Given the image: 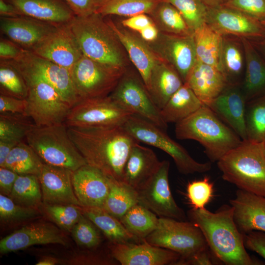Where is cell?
Returning <instances> with one entry per match:
<instances>
[{"instance_id": "db71d44e", "label": "cell", "mask_w": 265, "mask_h": 265, "mask_svg": "<svg viewBox=\"0 0 265 265\" xmlns=\"http://www.w3.org/2000/svg\"><path fill=\"white\" fill-rule=\"evenodd\" d=\"M153 23H154L149 15L141 14L127 17L123 19L120 24L126 28L138 33Z\"/></svg>"}, {"instance_id": "ba28073f", "label": "cell", "mask_w": 265, "mask_h": 265, "mask_svg": "<svg viewBox=\"0 0 265 265\" xmlns=\"http://www.w3.org/2000/svg\"><path fill=\"white\" fill-rule=\"evenodd\" d=\"M144 241L179 254V261L209 249L198 227L190 221L169 217H160L157 228Z\"/></svg>"}, {"instance_id": "9a60e30c", "label": "cell", "mask_w": 265, "mask_h": 265, "mask_svg": "<svg viewBox=\"0 0 265 265\" xmlns=\"http://www.w3.org/2000/svg\"><path fill=\"white\" fill-rule=\"evenodd\" d=\"M206 23L222 36L250 41L265 39V28L261 21L224 5L208 7Z\"/></svg>"}, {"instance_id": "d6986e66", "label": "cell", "mask_w": 265, "mask_h": 265, "mask_svg": "<svg viewBox=\"0 0 265 265\" xmlns=\"http://www.w3.org/2000/svg\"><path fill=\"white\" fill-rule=\"evenodd\" d=\"M247 101L241 84L228 83L207 106L242 140H247L245 114Z\"/></svg>"}, {"instance_id": "277c9868", "label": "cell", "mask_w": 265, "mask_h": 265, "mask_svg": "<svg viewBox=\"0 0 265 265\" xmlns=\"http://www.w3.org/2000/svg\"><path fill=\"white\" fill-rule=\"evenodd\" d=\"M175 132L179 139H192L199 142L212 162L218 161L242 141L206 105L176 123Z\"/></svg>"}, {"instance_id": "11a10c76", "label": "cell", "mask_w": 265, "mask_h": 265, "mask_svg": "<svg viewBox=\"0 0 265 265\" xmlns=\"http://www.w3.org/2000/svg\"><path fill=\"white\" fill-rule=\"evenodd\" d=\"M19 174L5 167H0V193L9 196Z\"/></svg>"}, {"instance_id": "7bdbcfd3", "label": "cell", "mask_w": 265, "mask_h": 265, "mask_svg": "<svg viewBox=\"0 0 265 265\" xmlns=\"http://www.w3.org/2000/svg\"><path fill=\"white\" fill-rule=\"evenodd\" d=\"M247 103L245 124L247 139L263 142L265 139V94Z\"/></svg>"}, {"instance_id": "3957f363", "label": "cell", "mask_w": 265, "mask_h": 265, "mask_svg": "<svg viewBox=\"0 0 265 265\" xmlns=\"http://www.w3.org/2000/svg\"><path fill=\"white\" fill-rule=\"evenodd\" d=\"M69 26L84 55L123 72L129 69L128 56L105 17L75 16Z\"/></svg>"}, {"instance_id": "5bb4252c", "label": "cell", "mask_w": 265, "mask_h": 265, "mask_svg": "<svg viewBox=\"0 0 265 265\" xmlns=\"http://www.w3.org/2000/svg\"><path fill=\"white\" fill-rule=\"evenodd\" d=\"M170 162L164 160L150 179L138 189L139 203L160 217L183 221L186 216L175 202L169 187Z\"/></svg>"}, {"instance_id": "6f0895ef", "label": "cell", "mask_w": 265, "mask_h": 265, "mask_svg": "<svg viewBox=\"0 0 265 265\" xmlns=\"http://www.w3.org/2000/svg\"><path fill=\"white\" fill-rule=\"evenodd\" d=\"M23 48L8 39L1 38L0 40V58L4 60L16 59L21 53Z\"/></svg>"}, {"instance_id": "b9f144b4", "label": "cell", "mask_w": 265, "mask_h": 265, "mask_svg": "<svg viewBox=\"0 0 265 265\" xmlns=\"http://www.w3.org/2000/svg\"><path fill=\"white\" fill-rule=\"evenodd\" d=\"M34 125L27 115L0 113V140L18 144L26 139L27 132Z\"/></svg>"}, {"instance_id": "5b68a950", "label": "cell", "mask_w": 265, "mask_h": 265, "mask_svg": "<svg viewBox=\"0 0 265 265\" xmlns=\"http://www.w3.org/2000/svg\"><path fill=\"white\" fill-rule=\"evenodd\" d=\"M222 179L241 189L265 196V148L264 141L242 140L218 161Z\"/></svg>"}, {"instance_id": "6da1fadb", "label": "cell", "mask_w": 265, "mask_h": 265, "mask_svg": "<svg viewBox=\"0 0 265 265\" xmlns=\"http://www.w3.org/2000/svg\"><path fill=\"white\" fill-rule=\"evenodd\" d=\"M68 132L88 165L100 170L111 179L123 182L127 159L132 146L139 142L122 126L68 127Z\"/></svg>"}, {"instance_id": "1f68e13d", "label": "cell", "mask_w": 265, "mask_h": 265, "mask_svg": "<svg viewBox=\"0 0 265 265\" xmlns=\"http://www.w3.org/2000/svg\"><path fill=\"white\" fill-rule=\"evenodd\" d=\"M204 105L190 87L185 83L160 110V114L167 124H176L192 114Z\"/></svg>"}, {"instance_id": "681fc988", "label": "cell", "mask_w": 265, "mask_h": 265, "mask_svg": "<svg viewBox=\"0 0 265 265\" xmlns=\"http://www.w3.org/2000/svg\"><path fill=\"white\" fill-rule=\"evenodd\" d=\"M223 5L265 21V0H228Z\"/></svg>"}, {"instance_id": "2e32d148", "label": "cell", "mask_w": 265, "mask_h": 265, "mask_svg": "<svg viewBox=\"0 0 265 265\" xmlns=\"http://www.w3.org/2000/svg\"><path fill=\"white\" fill-rule=\"evenodd\" d=\"M147 43L158 57L176 70L185 83L197 60L193 35L183 36L159 32L156 40Z\"/></svg>"}, {"instance_id": "8d00e7d4", "label": "cell", "mask_w": 265, "mask_h": 265, "mask_svg": "<svg viewBox=\"0 0 265 265\" xmlns=\"http://www.w3.org/2000/svg\"><path fill=\"white\" fill-rule=\"evenodd\" d=\"M44 163L31 147L23 141L12 149L1 167L9 168L19 175L30 174L38 177Z\"/></svg>"}, {"instance_id": "f6af8a7d", "label": "cell", "mask_w": 265, "mask_h": 265, "mask_svg": "<svg viewBox=\"0 0 265 265\" xmlns=\"http://www.w3.org/2000/svg\"><path fill=\"white\" fill-rule=\"evenodd\" d=\"M48 216L60 228L70 232L82 215L81 207L73 205H45Z\"/></svg>"}, {"instance_id": "7a4b0ae2", "label": "cell", "mask_w": 265, "mask_h": 265, "mask_svg": "<svg viewBox=\"0 0 265 265\" xmlns=\"http://www.w3.org/2000/svg\"><path fill=\"white\" fill-rule=\"evenodd\" d=\"M188 217L201 231L213 255L227 265H256L244 244V235L238 229L231 205H223L215 212L192 208Z\"/></svg>"}, {"instance_id": "4dcf8cb0", "label": "cell", "mask_w": 265, "mask_h": 265, "mask_svg": "<svg viewBox=\"0 0 265 265\" xmlns=\"http://www.w3.org/2000/svg\"><path fill=\"white\" fill-rule=\"evenodd\" d=\"M219 69L228 83L241 84L245 69V55L241 38L222 36Z\"/></svg>"}, {"instance_id": "ffe728a7", "label": "cell", "mask_w": 265, "mask_h": 265, "mask_svg": "<svg viewBox=\"0 0 265 265\" xmlns=\"http://www.w3.org/2000/svg\"><path fill=\"white\" fill-rule=\"evenodd\" d=\"M144 242L112 243L111 255L122 265H176L181 258L179 254L172 250Z\"/></svg>"}, {"instance_id": "4316f807", "label": "cell", "mask_w": 265, "mask_h": 265, "mask_svg": "<svg viewBox=\"0 0 265 265\" xmlns=\"http://www.w3.org/2000/svg\"><path fill=\"white\" fill-rule=\"evenodd\" d=\"M185 83L206 106L215 99L228 84L218 68L197 60Z\"/></svg>"}, {"instance_id": "e575fe53", "label": "cell", "mask_w": 265, "mask_h": 265, "mask_svg": "<svg viewBox=\"0 0 265 265\" xmlns=\"http://www.w3.org/2000/svg\"><path fill=\"white\" fill-rule=\"evenodd\" d=\"M159 32L183 36L193 35L186 20L171 3L160 1L149 15Z\"/></svg>"}, {"instance_id": "f5cc1de1", "label": "cell", "mask_w": 265, "mask_h": 265, "mask_svg": "<svg viewBox=\"0 0 265 265\" xmlns=\"http://www.w3.org/2000/svg\"><path fill=\"white\" fill-rule=\"evenodd\" d=\"M243 235L246 249L256 252L265 260V232L252 231Z\"/></svg>"}, {"instance_id": "c3c4849f", "label": "cell", "mask_w": 265, "mask_h": 265, "mask_svg": "<svg viewBox=\"0 0 265 265\" xmlns=\"http://www.w3.org/2000/svg\"><path fill=\"white\" fill-rule=\"evenodd\" d=\"M213 186L208 177L188 184L187 196L193 209H204L213 197Z\"/></svg>"}, {"instance_id": "7dc6e473", "label": "cell", "mask_w": 265, "mask_h": 265, "mask_svg": "<svg viewBox=\"0 0 265 265\" xmlns=\"http://www.w3.org/2000/svg\"><path fill=\"white\" fill-rule=\"evenodd\" d=\"M35 208L26 207L15 203L9 196L0 194V218L5 222L29 219L37 216Z\"/></svg>"}, {"instance_id": "8fae6325", "label": "cell", "mask_w": 265, "mask_h": 265, "mask_svg": "<svg viewBox=\"0 0 265 265\" xmlns=\"http://www.w3.org/2000/svg\"><path fill=\"white\" fill-rule=\"evenodd\" d=\"M132 115L109 95L78 102L71 107L64 124L76 128L122 126Z\"/></svg>"}, {"instance_id": "74e56055", "label": "cell", "mask_w": 265, "mask_h": 265, "mask_svg": "<svg viewBox=\"0 0 265 265\" xmlns=\"http://www.w3.org/2000/svg\"><path fill=\"white\" fill-rule=\"evenodd\" d=\"M159 219L155 213L138 203L131 208L120 220L134 237L144 239L157 228Z\"/></svg>"}, {"instance_id": "30bf717a", "label": "cell", "mask_w": 265, "mask_h": 265, "mask_svg": "<svg viewBox=\"0 0 265 265\" xmlns=\"http://www.w3.org/2000/svg\"><path fill=\"white\" fill-rule=\"evenodd\" d=\"M109 96L132 114L166 131L168 125L153 102L139 74L128 69Z\"/></svg>"}, {"instance_id": "44dd1931", "label": "cell", "mask_w": 265, "mask_h": 265, "mask_svg": "<svg viewBox=\"0 0 265 265\" xmlns=\"http://www.w3.org/2000/svg\"><path fill=\"white\" fill-rule=\"evenodd\" d=\"M57 26L29 17L0 16L1 33L20 47L31 51Z\"/></svg>"}, {"instance_id": "60d3db41", "label": "cell", "mask_w": 265, "mask_h": 265, "mask_svg": "<svg viewBox=\"0 0 265 265\" xmlns=\"http://www.w3.org/2000/svg\"><path fill=\"white\" fill-rule=\"evenodd\" d=\"M0 92L1 94L20 99L27 97L26 82L11 60L0 59Z\"/></svg>"}, {"instance_id": "836d02e7", "label": "cell", "mask_w": 265, "mask_h": 265, "mask_svg": "<svg viewBox=\"0 0 265 265\" xmlns=\"http://www.w3.org/2000/svg\"><path fill=\"white\" fill-rule=\"evenodd\" d=\"M82 214L91 221L112 243H122L136 238L119 219L102 208L81 207Z\"/></svg>"}, {"instance_id": "94428289", "label": "cell", "mask_w": 265, "mask_h": 265, "mask_svg": "<svg viewBox=\"0 0 265 265\" xmlns=\"http://www.w3.org/2000/svg\"><path fill=\"white\" fill-rule=\"evenodd\" d=\"M250 42L265 60V39Z\"/></svg>"}, {"instance_id": "f35d334b", "label": "cell", "mask_w": 265, "mask_h": 265, "mask_svg": "<svg viewBox=\"0 0 265 265\" xmlns=\"http://www.w3.org/2000/svg\"><path fill=\"white\" fill-rule=\"evenodd\" d=\"M9 197L16 204L35 208L42 201L38 177L34 175H19Z\"/></svg>"}, {"instance_id": "8992f818", "label": "cell", "mask_w": 265, "mask_h": 265, "mask_svg": "<svg viewBox=\"0 0 265 265\" xmlns=\"http://www.w3.org/2000/svg\"><path fill=\"white\" fill-rule=\"evenodd\" d=\"M26 140L44 163L72 171L87 164L72 141L64 123L50 126L34 125Z\"/></svg>"}, {"instance_id": "7c38bea8", "label": "cell", "mask_w": 265, "mask_h": 265, "mask_svg": "<svg viewBox=\"0 0 265 265\" xmlns=\"http://www.w3.org/2000/svg\"><path fill=\"white\" fill-rule=\"evenodd\" d=\"M27 87V114L37 126L64 123L71 107L50 84L36 78H24Z\"/></svg>"}, {"instance_id": "603a6c76", "label": "cell", "mask_w": 265, "mask_h": 265, "mask_svg": "<svg viewBox=\"0 0 265 265\" xmlns=\"http://www.w3.org/2000/svg\"><path fill=\"white\" fill-rule=\"evenodd\" d=\"M72 171L44 163L38 176L45 205H73L80 207L74 193Z\"/></svg>"}, {"instance_id": "4fadbf2b", "label": "cell", "mask_w": 265, "mask_h": 265, "mask_svg": "<svg viewBox=\"0 0 265 265\" xmlns=\"http://www.w3.org/2000/svg\"><path fill=\"white\" fill-rule=\"evenodd\" d=\"M11 60L24 78H36L48 83L71 107L78 102L68 69L25 49Z\"/></svg>"}, {"instance_id": "7402d4cb", "label": "cell", "mask_w": 265, "mask_h": 265, "mask_svg": "<svg viewBox=\"0 0 265 265\" xmlns=\"http://www.w3.org/2000/svg\"><path fill=\"white\" fill-rule=\"evenodd\" d=\"M63 233L48 223L38 222L26 225L0 240V253L5 254L39 244L67 245Z\"/></svg>"}, {"instance_id": "ac0fdd59", "label": "cell", "mask_w": 265, "mask_h": 265, "mask_svg": "<svg viewBox=\"0 0 265 265\" xmlns=\"http://www.w3.org/2000/svg\"><path fill=\"white\" fill-rule=\"evenodd\" d=\"M72 180L81 207L103 208L109 191L111 178L86 164L73 172Z\"/></svg>"}, {"instance_id": "f1b7e54d", "label": "cell", "mask_w": 265, "mask_h": 265, "mask_svg": "<svg viewBox=\"0 0 265 265\" xmlns=\"http://www.w3.org/2000/svg\"><path fill=\"white\" fill-rule=\"evenodd\" d=\"M184 84L176 70L159 57L152 69L147 90L153 102L160 110Z\"/></svg>"}, {"instance_id": "d4e9b609", "label": "cell", "mask_w": 265, "mask_h": 265, "mask_svg": "<svg viewBox=\"0 0 265 265\" xmlns=\"http://www.w3.org/2000/svg\"><path fill=\"white\" fill-rule=\"evenodd\" d=\"M235 223L241 233L265 232V196L238 189L230 200Z\"/></svg>"}, {"instance_id": "52a82bcc", "label": "cell", "mask_w": 265, "mask_h": 265, "mask_svg": "<svg viewBox=\"0 0 265 265\" xmlns=\"http://www.w3.org/2000/svg\"><path fill=\"white\" fill-rule=\"evenodd\" d=\"M122 126L138 142L155 147L168 154L182 174L203 173L212 168L211 162L197 161L182 146L171 138L166 131L140 117L131 115Z\"/></svg>"}, {"instance_id": "d6a6232c", "label": "cell", "mask_w": 265, "mask_h": 265, "mask_svg": "<svg viewBox=\"0 0 265 265\" xmlns=\"http://www.w3.org/2000/svg\"><path fill=\"white\" fill-rule=\"evenodd\" d=\"M193 38L197 60L220 70L222 35L205 23L194 31Z\"/></svg>"}, {"instance_id": "ee69618b", "label": "cell", "mask_w": 265, "mask_h": 265, "mask_svg": "<svg viewBox=\"0 0 265 265\" xmlns=\"http://www.w3.org/2000/svg\"><path fill=\"white\" fill-rule=\"evenodd\" d=\"M173 5L181 14L194 32L206 23L208 7L201 0H164Z\"/></svg>"}, {"instance_id": "e7e4bbea", "label": "cell", "mask_w": 265, "mask_h": 265, "mask_svg": "<svg viewBox=\"0 0 265 265\" xmlns=\"http://www.w3.org/2000/svg\"><path fill=\"white\" fill-rule=\"evenodd\" d=\"M262 24L263 25V26H264L265 28V21H263V22H261Z\"/></svg>"}, {"instance_id": "9f6ffc18", "label": "cell", "mask_w": 265, "mask_h": 265, "mask_svg": "<svg viewBox=\"0 0 265 265\" xmlns=\"http://www.w3.org/2000/svg\"><path fill=\"white\" fill-rule=\"evenodd\" d=\"M215 260L219 261L213 255L211 251H209V249H208L200 252L187 259L178 261L176 265H212L218 264H217L218 262Z\"/></svg>"}, {"instance_id": "03108f58", "label": "cell", "mask_w": 265, "mask_h": 265, "mask_svg": "<svg viewBox=\"0 0 265 265\" xmlns=\"http://www.w3.org/2000/svg\"><path fill=\"white\" fill-rule=\"evenodd\" d=\"M264 146H265V140L264 141Z\"/></svg>"}, {"instance_id": "6125c7cd", "label": "cell", "mask_w": 265, "mask_h": 265, "mask_svg": "<svg viewBox=\"0 0 265 265\" xmlns=\"http://www.w3.org/2000/svg\"><path fill=\"white\" fill-rule=\"evenodd\" d=\"M58 263L56 259L51 257H46L38 261L36 265H54Z\"/></svg>"}, {"instance_id": "680465c9", "label": "cell", "mask_w": 265, "mask_h": 265, "mask_svg": "<svg viewBox=\"0 0 265 265\" xmlns=\"http://www.w3.org/2000/svg\"><path fill=\"white\" fill-rule=\"evenodd\" d=\"M138 33L143 41L146 43H150L157 39L159 31L154 23H153L144 27Z\"/></svg>"}, {"instance_id": "91938a15", "label": "cell", "mask_w": 265, "mask_h": 265, "mask_svg": "<svg viewBox=\"0 0 265 265\" xmlns=\"http://www.w3.org/2000/svg\"><path fill=\"white\" fill-rule=\"evenodd\" d=\"M0 15L3 17L20 16L15 7L5 0H0Z\"/></svg>"}, {"instance_id": "f546056e", "label": "cell", "mask_w": 265, "mask_h": 265, "mask_svg": "<svg viewBox=\"0 0 265 265\" xmlns=\"http://www.w3.org/2000/svg\"><path fill=\"white\" fill-rule=\"evenodd\" d=\"M245 69L242 90L247 102L265 94V60L250 40L242 38Z\"/></svg>"}, {"instance_id": "e0dca14e", "label": "cell", "mask_w": 265, "mask_h": 265, "mask_svg": "<svg viewBox=\"0 0 265 265\" xmlns=\"http://www.w3.org/2000/svg\"><path fill=\"white\" fill-rule=\"evenodd\" d=\"M31 51L69 71L83 55L69 24L57 26Z\"/></svg>"}, {"instance_id": "cb8c5ba5", "label": "cell", "mask_w": 265, "mask_h": 265, "mask_svg": "<svg viewBox=\"0 0 265 265\" xmlns=\"http://www.w3.org/2000/svg\"><path fill=\"white\" fill-rule=\"evenodd\" d=\"M118 36L130 60L148 88L151 72L158 57L148 44L135 32L116 23L111 19H106Z\"/></svg>"}, {"instance_id": "ab89813d", "label": "cell", "mask_w": 265, "mask_h": 265, "mask_svg": "<svg viewBox=\"0 0 265 265\" xmlns=\"http://www.w3.org/2000/svg\"><path fill=\"white\" fill-rule=\"evenodd\" d=\"M163 0H104L96 12L104 17L116 15L129 17L146 14L149 15Z\"/></svg>"}, {"instance_id": "484cf974", "label": "cell", "mask_w": 265, "mask_h": 265, "mask_svg": "<svg viewBox=\"0 0 265 265\" xmlns=\"http://www.w3.org/2000/svg\"><path fill=\"white\" fill-rule=\"evenodd\" d=\"M20 15L34 18L56 26L69 24L76 16L63 0H5Z\"/></svg>"}, {"instance_id": "9c48e42d", "label": "cell", "mask_w": 265, "mask_h": 265, "mask_svg": "<svg viewBox=\"0 0 265 265\" xmlns=\"http://www.w3.org/2000/svg\"><path fill=\"white\" fill-rule=\"evenodd\" d=\"M125 72L103 64L83 54L70 70L78 102L109 96Z\"/></svg>"}, {"instance_id": "d590c367", "label": "cell", "mask_w": 265, "mask_h": 265, "mask_svg": "<svg viewBox=\"0 0 265 265\" xmlns=\"http://www.w3.org/2000/svg\"><path fill=\"white\" fill-rule=\"evenodd\" d=\"M138 203L137 190L123 182L111 179L109 191L102 209L120 220Z\"/></svg>"}, {"instance_id": "83f0119b", "label": "cell", "mask_w": 265, "mask_h": 265, "mask_svg": "<svg viewBox=\"0 0 265 265\" xmlns=\"http://www.w3.org/2000/svg\"><path fill=\"white\" fill-rule=\"evenodd\" d=\"M160 162L152 149L136 143L125 163L123 182L137 190L153 176Z\"/></svg>"}, {"instance_id": "bcb514c9", "label": "cell", "mask_w": 265, "mask_h": 265, "mask_svg": "<svg viewBox=\"0 0 265 265\" xmlns=\"http://www.w3.org/2000/svg\"><path fill=\"white\" fill-rule=\"evenodd\" d=\"M95 226L82 214L71 231L72 237L77 244L86 248H92L100 244L101 237Z\"/></svg>"}, {"instance_id": "f907efd6", "label": "cell", "mask_w": 265, "mask_h": 265, "mask_svg": "<svg viewBox=\"0 0 265 265\" xmlns=\"http://www.w3.org/2000/svg\"><path fill=\"white\" fill-rule=\"evenodd\" d=\"M27 102L26 99H20L0 94V113L27 115Z\"/></svg>"}, {"instance_id": "816d5d0a", "label": "cell", "mask_w": 265, "mask_h": 265, "mask_svg": "<svg viewBox=\"0 0 265 265\" xmlns=\"http://www.w3.org/2000/svg\"><path fill=\"white\" fill-rule=\"evenodd\" d=\"M76 16H86L96 13L104 0H63Z\"/></svg>"}, {"instance_id": "be15d7a7", "label": "cell", "mask_w": 265, "mask_h": 265, "mask_svg": "<svg viewBox=\"0 0 265 265\" xmlns=\"http://www.w3.org/2000/svg\"><path fill=\"white\" fill-rule=\"evenodd\" d=\"M208 7L223 5L228 0H201Z\"/></svg>"}]
</instances>
